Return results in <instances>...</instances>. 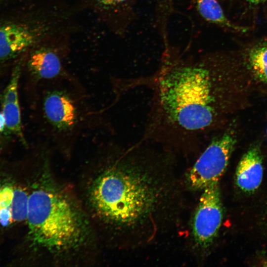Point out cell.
I'll list each match as a JSON object with an SVG mask.
<instances>
[{
  "mask_svg": "<svg viewBox=\"0 0 267 267\" xmlns=\"http://www.w3.org/2000/svg\"><path fill=\"white\" fill-rule=\"evenodd\" d=\"M150 149L108 145L85 166L77 194L98 240L117 244L154 207L156 193L143 177Z\"/></svg>",
  "mask_w": 267,
  "mask_h": 267,
  "instance_id": "6da1fadb",
  "label": "cell"
},
{
  "mask_svg": "<svg viewBox=\"0 0 267 267\" xmlns=\"http://www.w3.org/2000/svg\"><path fill=\"white\" fill-rule=\"evenodd\" d=\"M50 157L29 192L25 222L29 239L46 263H82L98 239L75 192L55 177Z\"/></svg>",
  "mask_w": 267,
  "mask_h": 267,
  "instance_id": "7a4b0ae2",
  "label": "cell"
},
{
  "mask_svg": "<svg viewBox=\"0 0 267 267\" xmlns=\"http://www.w3.org/2000/svg\"><path fill=\"white\" fill-rule=\"evenodd\" d=\"M44 83L41 108L45 130L58 149L68 153L87 116L81 90L76 80Z\"/></svg>",
  "mask_w": 267,
  "mask_h": 267,
  "instance_id": "3957f363",
  "label": "cell"
},
{
  "mask_svg": "<svg viewBox=\"0 0 267 267\" xmlns=\"http://www.w3.org/2000/svg\"><path fill=\"white\" fill-rule=\"evenodd\" d=\"M71 36L61 34L48 37L28 51L27 67L35 81L75 80L64 64L69 53Z\"/></svg>",
  "mask_w": 267,
  "mask_h": 267,
  "instance_id": "277c9868",
  "label": "cell"
},
{
  "mask_svg": "<svg viewBox=\"0 0 267 267\" xmlns=\"http://www.w3.org/2000/svg\"><path fill=\"white\" fill-rule=\"evenodd\" d=\"M236 143L231 131L214 138L188 173L187 181L192 189L201 190L219 182L228 165Z\"/></svg>",
  "mask_w": 267,
  "mask_h": 267,
  "instance_id": "5b68a950",
  "label": "cell"
},
{
  "mask_svg": "<svg viewBox=\"0 0 267 267\" xmlns=\"http://www.w3.org/2000/svg\"><path fill=\"white\" fill-rule=\"evenodd\" d=\"M203 190L193 217L192 234L198 246L207 248L220 228L222 207L219 182L212 183Z\"/></svg>",
  "mask_w": 267,
  "mask_h": 267,
  "instance_id": "8992f818",
  "label": "cell"
},
{
  "mask_svg": "<svg viewBox=\"0 0 267 267\" xmlns=\"http://www.w3.org/2000/svg\"><path fill=\"white\" fill-rule=\"evenodd\" d=\"M97 18L112 32L123 34L128 24L132 0H84Z\"/></svg>",
  "mask_w": 267,
  "mask_h": 267,
  "instance_id": "52a82bcc",
  "label": "cell"
},
{
  "mask_svg": "<svg viewBox=\"0 0 267 267\" xmlns=\"http://www.w3.org/2000/svg\"><path fill=\"white\" fill-rule=\"evenodd\" d=\"M29 191L20 187L0 185V224L25 222Z\"/></svg>",
  "mask_w": 267,
  "mask_h": 267,
  "instance_id": "ba28073f",
  "label": "cell"
},
{
  "mask_svg": "<svg viewBox=\"0 0 267 267\" xmlns=\"http://www.w3.org/2000/svg\"><path fill=\"white\" fill-rule=\"evenodd\" d=\"M21 64H17L12 73L2 98V113L5 128L18 137L23 144L26 141L23 134L18 96V83L21 73Z\"/></svg>",
  "mask_w": 267,
  "mask_h": 267,
  "instance_id": "9c48e42d",
  "label": "cell"
},
{
  "mask_svg": "<svg viewBox=\"0 0 267 267\" xmlns=\"http://www.w3.org/2000/svg\"><path fill=\"white\" fill-rule=\"evenodd\" d=\"M262 157L259 148H250L241 159L236 171V182L245 192L256 190L262 180Z\"/></svg>",
  "mask_w": 267,
  "mask_h": 267,
  "instance_id": "30bf717a",
  "label": "cell"
},
{
  "mask_svg": "<svg viewBox=\"0 0 267 267\" xmlns=\"http://www.w3.org/2000/svg\"><path fill=\"white\" fill-rule=\"evenodd\" d=\"M197 9L208 22L236 28L228 20L217 0H195Z\"/></svg>",
  "mask_w": 267,
  "mask_h": 267,
  "instance_id": "8fae6325",
  "label": "cell"
},
{
  "mask_svg": "<svg viewBox=\"0 0 267 267\" xmlns=\"http://www.w3.org/2000/svg\"><path fill=\"white\" fill-rule=\"evenodd\" d=\"M250 62L256 75L267 82V46L253 50L250 54Z\"/></svg>",
  "mask_w": 267,
  "mask_h": 267,
  "instance_id": "7c38bea8",
  "label": "cell"
},
{
  "mask_svg": "<svg viewBox=\"0 0 267 267\" xmlns=\"http://www.w3.org/2000/svg\"><path fill=\"white\" fill-rule=\"evenodd\" d=\"M4 129H5V119L2 112H0V133L2 132Z\"/></svg>",
  "mask_w": 267,
  "mask_h": 267,
  "instance_id": "4fadbf2b",
  "label": "cell"
},
{
  "mask_svg": "<svg viewBox=\"0 0 267 267\" xmlns=\"http://www.w3.org/2000/svg\"><path fill=\"white\" fill-rule=\"evenodd\" d=\"M250 3L253 4H257L260 3L265 0H247Z\"/></svg>",
  "mask_w": 267,
  "mask_h": 267,
  "instance_id": "5bb4252c",
  "label": "cell"
},
{
  "mask_svg": "<svg viewBox=\"0 0 267 267\" xmlns=\"http://www.w3.org/2000/svg\"><path fill=\"white\" fill-rule=\"evenodd\" d=\"M263 266L265 267H267V260L264 262Z\"/></svg>",
  "mask_w": 267,
  "mask_h": 267,
  "instance_id": "9a60e30c",
  "label": "cell"
}]
</instances>
